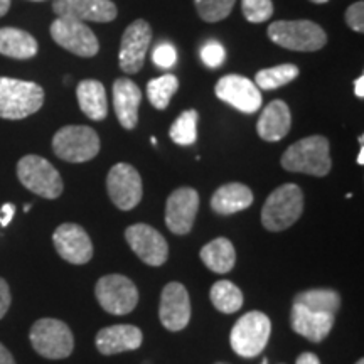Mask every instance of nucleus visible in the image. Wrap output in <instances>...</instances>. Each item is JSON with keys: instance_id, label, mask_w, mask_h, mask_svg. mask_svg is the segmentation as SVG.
Segmentation results:
<instances>
[{"instance_id": "obj_1", "label": "nucleus", "mask_w": 364, "mask_h": 364, "mask_svg": "<svg viewBox=\"0 0 364 364\" xmlns=\"http://www.w3.org/2000/svg\"><path fill=\"white\" fill-rule=\"evenodd\" d=\"M282 167L289 172L324 177L331 172L329 140L322 135H312L290 145L282 156Z\"/></svg>"}, {"instance_id": "obj_2", "label": "nucleus", "mask_w": 364, "mask_h": 364, "mask_svg": "<svg viewBox=\"0 0 364 364\" xmlns=\"http://www.w3.org/2000/svg\"><path fill=\"white\" fill-rule=\"evenodd\" d=\"M44 103V90L38 83L0 76V118L22 120L34 115Z\"/></svg>"}, {"instance_id": "obj_3", "label": "nucleus", "mask_w": 364, "mask_h": 364, "mask_svg": "<svg viewBox=\"0 0 364 364\" xmlns=\"http://www.w3.org/2000/svg\"><path fill=\"white\" fill-rule=\"evenodd\" d=\"M304 211V194L297 184H284L268 196L262 209V225L279 233L299 221Z\"/></svg>"}, {"instance_id": "obj_4", "label": "nucleus", "mask_w": 364, "mask_h": 364, "mask_svg": "<svg viewBox=\"0 0 364 364\" xmlns=\"http://www.w3.org/2000/svg\"><path fill=\"white\" fill-rule=\"evenodd\" d=\"M268 38L282 48L299 53H312L322 49L327 34L312 21H277L268 26Z\"/></svg>"}, {"instance_id": "obj_5", "label": "nucleus", "mask_w": 364, "mask_h": 364, "mask_svg": "<svg viewBox=\"0 0 364 364\" xmlns=\"http://www.w3.org/2000/svg\"><path fill=\"white\" fill-rule=\"evenodd\" d=\"M53 150L61 161L73 164L88 162L98 156L100 136L91 127H63L53 136Z\"/></svg>"}, {"instance_id": "obj_6", "label": "nucleus", "mask_w": 364, "mask_h": 364, "mask_svg": "<svg viewBox=\"0 0 364 364\" xmlns=\"http://www.w3.org/2000/svg\"><path fill=\"white\" fill-rule=\"evenodd\" d=\"M34 351L48 359H65L75 349V338L68 324L58 318H39L29 332Z\"/></svg>"}, {"instance_id": "obj_7", "label": "nucleus", "mask_w": 364, "mask_h": 364, "mask_svg": "<svg viewBox=\"0 0 364 364\" xmlns=\"http://www.w3.org/2000/svg\"><path fill=\"white\" fill-rule=\"evenodd\" d=\"M270 334V318L263 312H248L238 318L231 331V348L241 358H255L267 348Z\"/></svg>"}, {"instance_id": "obj_8", "label": "nucleus", "mask_w": 364, "mask_h": 364, "mask_svg": "<svg viewBox=\"0 0 364 364\" xmlns=\"http://www.w3.org/2000/svg\"><path fill=\"white\" fill-rule=\"evenodd\" d=\"M17 177L26 189L44 199H56L65 189L56 167L39 156L22 157L17 164Z\"/></svg>"}, {"instance_id": "obj_9", "label": "nucleus", "mask_w": 364, "mask_h": 364, "mask_svg": "<svg viewBox=\"0 0 364 364\" xmlns=\"http://www.w3.org/2000/svg\"><path fill=\"white\" fill-rule=\"evenodd\" d=\"M98 304L103 311L113 316L130 314L139 304V289L130 279L124 275H105L98 280L97 289Z\"/></svg>"}, {"instance_id": "obj_10", "label": "nucleus", "mask_w": 364, "mask_h": 364, "mask_svg": "<svg viewBox=\"0 0 364 364\" xmlns=\"http://www.w3.org/2000/svg\"><path fill=\"white\" fill-rule=\"evenodd\" d=\"M51 38L66 51L80 58H93L100 51V43L85 22L58 17L51 24Z\"/></svg>"}, {"instance_id": "obj_11", "label": "nucleus", "mask_w": 364, "mask_h": 364, "mask_svg": "<svg viewBox=\"0 0 364 364\" xmlns=\"http://www.w3.org/2000/svg\"><path fill=\"white\" fill-rule=\"evenodd\" d=\"M107 189L112 203L122 211H130L142 201V177L130 164L120 162L112 167L107 177Z\"/></svg>"}, {"instance_id": "obj_12", "label": "nucleus", "mask_w": 364, "mask_h": 364, "mask_svg": "<svg viewBox=\"0 0 364 364\" xmlns=\"http://www.w3.org/2000/svg\"><path fill=\"white\" fill-rule=\"evenodd\" d=\"M152 41V29L147 21H135L127 27L120 43L118 65L127 75H135L144 68L145 54L149 51Z\"/></svg>"}, {"instance_id": "obj_13", "label": "nucleus", "mask_w": 364, "mask_h": 364, "mask_svg": "<svg viewBox=\"0 0 364 364\" xmlns=\"http://www.w3.org/2000/svg\"><path fill=\"white\" fill-rule=\"evenodd\" d=\"M125 240L134 253L150 267H161L169 257V247L164 236L156 228L144 225H132L125 230Z\"/></svg>"}, {"instance_id": "obj_14", "label": "nucleus", "mask_w": 364, "mask_h": 364, "mask_svg": "<svg viewBox=\"0 0 364 364\" xmlns=\"http://www.w3.org/2000/svg\"><path fill=\"white\" fill-rule=\"evenodd\" d=\"M216 97L241 113H255L262 107V93L252 80L226 75L218 81Z\"/></svg>"}, {"instance_id": "obj_15", "label": "nucleus", "mask_w": 364, "mask_h": 364, "mask_svg": "<svg viewBox=\"0 0 364 364\" xmlns=\"http://www.w3.org/2000/svg\"><path fill=\"white\" fill-rule=\"evenodd\" d=\"M53 243L59 257L73 265H85L93 257V243L88 233L75 223L58 226L53 235Z\"/></svg>"}, {"instance_id": "obj_16", "label": "nucleus", "mask_w": 364, "mask_h": 364, "mask_svg": "<svg viewBox=\"0 0 364 364\" xmlns=\"http://www.w3.org/2000/svg\"><path fill=\"white\" fill-rule=\"evenodd\" d=\"M159 317L162 326L172 332L188 327L191 321V299L186 287L179 282H171L164 287Z\"/></svg>"}, {"instance_id": "obj_17", "label": "nucleus", "mask_w": 364, "mask_h": 364, "mask_svg": "<svg viewBox=\"0 0 364 364\" xmlns=\"http://www.w3.org/2000/svg\"><path fill=\"white\" fill-rule=\"evenodd\" d=\"M199 209V194L193 188H179L166 203V225L174 235H188L193 230Z\"/></svg>"}, {"instance_id": "obj_18", "label": "nucleus", "mask_w": 364, "mask_h": 364, "mask_svg": "<svg viewBox=\"0 0 364 364\" xmlns=\"http://www.w3.org/2000/svg\"><path fill=\"white\" fill-rule=\"evenodd\" d=\"M58 17L78 22H112L117 17V6L112 0H53Z\"/></svg>"}, {"instance_id": "obj_19", "label": "nucleus", "mask_w": 364, "mask_h": 364, "mask_svg": "<svg viewBox=\"0 0 364 364\" xmlns=\"http://www.w3.org/2000/svg\"><path fill=\"white\" fill-rule=\"evenodd\" d=\"M144 334L136 326L120 324L105 327L97 334V349L105 356H113L125 351H135L142 346Z\"/></svg>"}, {"instance_id": "obj_20", "label": "nucleus", "mask_w": 364, "mask_h": 364, "mask_svg": "<svg viewBox=\"0 0 364 364\" xmlns=\"http://www.w3.org/2000/svg\"><path fill=\"white\" fill-rule=\"evenodd\" d=\"M140 102H142V91L134 81L118 78L113 83V107L124 129L134 130L139 124Z\"/></svg>"}, {"instance_id": "obj_21", "label": "nucleus", "mask_w": 364, "mask_h": 364, "mask_svg": "<svg viewBox=\"0 0 364 364\" xmlns=\"http://www.w3.org/2000/svg\"><path fill=\"white\" fill-rule=\"evenodd\" d=\"M290 321H292V329L311 343H322L334 327V316L309 311L299 304L292 306Z\"/></svg>"}, {"instance_id": "obj_22", "label": "nucleus", "mask_w": 364, "mask_h": 364, "mask_svg": "<svg viewBox=\"0 0 364 364\" xmlns=\"http://www.w3.org/2000/svg\"><path fill=\"white\" fill-rule=\"evenodd\" d=\"M290 127H292L290 108L282 100H275L263 110L257 124V132L265 142H279V140L285 139L290 132Z\"/></svg>"}, {"instance_id": "obj_23", "label": "nucleus", "mask_w": 364, "mask_h": 364, "mask_svg": "<svg viewBox=\"0 0 364 364\" xmlns=\"http://www.w3.org/2000/svg\"><path fill=\"white\" fill-rule=\"evenodd\" d=\"M253 204V193L248 186L230 182L221 186L211 198V208L216 215L230 216L243 211Z\"/></svg>"}, {"instance_id": "obj_24", "label": "nucleus", "mask_w": 364, "mask_h": 364, "mask_svg": "<svg viewBox=\"0 0 364 364\" xmlns=\"http://www.w3.org/2000/svg\"><path fill=\"white\" fill-rule=\"evenodd\" d=\"M81 112L90 120L102 122L108 115V102L105 86L97 80H83L76 88Z\"/></svg>"}, {"instance_id": "obj_25", "label": "nucleus", "mask_w": 364, "mask_h": 364, "mask_svg": "<svg viewBox=\"0 0 364 364\" xmlns=\"http://www.w3.org/2000/svg\"><path fill=\"white\" fill-rule=\"evenodd\" d=\"M0 54L14 59H31L38 54V41L17 27L0 29Z\"/></svg>"}, {"instance_id": "obj_26", "label": "nucleus", "mask_w": 364, "mask_h": 364, "mask_svg": "<svg viewBox=\"0 0 364 364\" xmlns=\"http://www.w3.org/2000/svg\"><path fill=\"white\" fill-rule=\"evenodd\" d=\"M199 255H201L204 265L215 273L231 272L236 263L235 247L228 238H216L209 241L206 247H203Z\"/></svg>"}, {"instance_id": "obj_27", "label": "nucleus", "mask_w": 364, "mask_h": 364, "mask_svg": "<svg viewBox=\"0 0 364 364\" xmlns=\"http://www.w3.org/2000/svg\"><path fill=\"white\" fill-rule=\"evenodd\" d=\"M294 304H299L309 311L336 316L341 309V295L332 289H312L295 295Z\"/></svg>"}, {"instance_id": "obj_28", "label": "nucleus", "mask_w": 364, "mask_h": 364, "mask_svg": "<svg viewBox=\"0 0 364 364\" xmlns=\"http://www.w3.org/2000/svg\"><path fill=\"white\" fill-rule=\"evenodd\" d=\"M209 297H211L213 306L223 314H235L243 307V294L230 280L216 282L213 285Z\"/></svg>"}, {"instance_id": "obj_29", "label": "nucleus", "mask_w": 364, "mask_h": 364, "mask_svg": "<svg viewBox=\"0 0 364 364\" xmlns=\"http://www.w3.org/2000/svg\"><path fill=\"white\" fill-rule=\"evenodd\" d=\"M299 68L295 65H280L275 68H268V70H262L255 76V85L258 90H277L280 86L289 85L299 76Z\"/></svg>"}, {"instance_id": "obj_30", "label": "nucleus", "mask_w": 364, "mask_h": 364, "mask_svg": "<svg viewBox=\"0 0 364 364\" xmlns=\"http://www.w3.org/2000/svg\"><path fill=\"white\" fill-rule=\"evenodd\" d=\"M198 112L186 110L177 117V120L172 124L169 135L172 142L182 147H189L198 140Z\"/></svg>"}, {"instance_id": "obj_31", "label": "nucleus", "mask_w": 364, "mask_h": 364, "mask_svg": "<svg viewBox=\"0 0 364 364\" xmlns=\"http://www.w3.org/2000/svg\"><path fill=\"white\" fill-rule=\"evenodd\" d=\"M179 88V81L174 75H164L159 78H154L149 81L147 85V97L150 103L157 108V110H164L169 107L172 97Z\"/></svg>"}, {"instance_id": "obj_32", "label": "nucleus", "mask_w": 364, "mask_h": 364, "mask_svg": "<svg viewBox=\"0 0 364 364\" xmlns=\"http://www.w3.org/2000/svg\"><path fill=\"white\" fill-rule=\"evenodd\" d=\"M236 0H194L196 11L206 22H220L233 11Z\"/></svg>"}, {"instance_id": "obj_33", "label": "nucleus", "mask_w": 364, "mask_h": 364, "mask_svg": "<svg viewBox=\"0 0 364 364\" xmlns=\"http://www.w3.org/2000/svg\"><path fill=\"white\" fill-rule=\"evenodd\" d=\"M241 11L248 22L262 24L272 17L273 4L272 0H241Z\"/></svg>"}, {"instance_id": "obj_34", "label": "nucleus", "mask_w": 364, "mask_h": 364, "mask_svg": "<svg viewBox=\"0 0 364 364\" xmlns=\"http://www.w3.org/2000/svg\"><path fill=\"white\" fill-rule=\"evenodd\" d=\"M201 59L208 68H218L225 63L226 51L225 48L216 41H209L201 48Z\"/></svg>"}, {"instance_id": "obj_35", "label": "nucleus", "mask_w": 364, "mask_h": 364, "mask_svg": "<svg viewBox=\"0 0 364 364\" xmlns=\"http://www.w3.org/2000/svg\"><path fill=\"white\" fill-rule=\"evenodd\" d=\"M152 61L154 65L162 68V70H169V68L174 66L177 61L176 48L169 43L159 44L152 53Z\"/></svg>"}, {"instance_id": "obj_36", "label": "nucleus", "mask_w": 364, "mask_h": 364, "mask_svg": "<svg viewBox=\"0 0 364 364\" xmlns=\"http://www.w3.org/2000/svg\"><path fill=\"white\" fill-rule=\"evenodd\" d=\"M346 22L356 33H364V2H356L346 11Z\"/></svg>"}, {"instance_id": "obj_37", "label": "nucleus", "mask_w": 364, "mask_h": 364, "mask_svg": "<svg viewBox=\"0 0 364 364\" xmlns=\"http://www.w3.org/2000/svg\"><path fill=\"white\" fill-rule=\"evenodd\" d=\"M9 307H11V290H9L7 282L0 279V318L6 316Z\"/></svg>"}, {"instance_id": "obj_38", "label": "nucleus", "mask_w": 364, "mask_h": 364, "mask_svg": "<svg viewBox=\"0 0 364 364\" xmlns=\"http://www.w3.org/2000/svg\"><path fill=\"white\" fill-rule=\"evenodd\" d=\"M14 215H16V206H14V204H11V203L4 204V206L0 208V226L6 228L9 223L12 221Z\"/></svg>"}, {"instance_id": "obj_39", "label": "nucleus", "mask_w": 364, "mask_h": 364, "mask_svg": "<svg viewBox=\"0 0 364 364\" xmlns=\"http://www.w3.org/2000/svg\"><path fill=\"white\" fill-rule=\"evenodd\" d=\"M295 364H321V359H318L314 353H302L297 358Z\"/></svg>"}, {"instance_id": "obj_40", "label": "nucleus", "mask_w": 364, "mask_h": 364, "mask_svg": "<svg viewBox=\"0 0 364 364\" xmlns=\"http://www.w3.org/2000/svg\"><path fill=\"white\" fill-rule=\"evenodd\" d=\"M0 364H16V359L2 343H0Z\"/></svg>"}, {"instance_id": "obj_41", "label": "nucleus", "mask_w": 364, "mask_h": 364, "mask_svg": "<svg viewBox=\"0 0 364 364\" xmlns=\"http://www.w3.org/2000/svg\"><path fill=\"white\" fill-rule=\"evenodd\" d=\"M354 95H356L358 98H364V76L363 75L354 81Z\"/></svg>"}, {"instance_id": "obj_42", "label": "nucleus", "mask_w": 364, "mask_h": 364, "mask_svg": "<svg viewBox=\"0 0 364 364\" xmlns=\"http://www.w3.org/2000/svg\"><path fill=\"white\" fill-rule=\"evenodd\" d=\"M11 9V0H0V17H4Z\"/></svg>"}, {"instance_id": "obj_43", "label": "nucleus", "mask_w": 364, "mask_h": 364, "mask_svg": "<svg viewBox=\"0 0 364 364\" xmlns=\"http://www.w3.org/2000/svg\"><path fill=\"white\" fill-rule=\"evenodd\" d=\"M359 166H363L364 164V147H361V150H359V156H358V161H356Z\"/></svg>"}, {"instance_id": "obj_44", "label": "nucleus", "mask_w": 364, "mask_h": 364, "mask_svg": "<svg viewBox=\"0 0 364 364\" xmlns=\"http://www.w3.org/2000/svg\"><path fill=\"white\" fill-rule=\"evenodd\" d=\"M311 2H314V4H326V2H329V0H311Z\"/></svg>"}, {"instance_id": "obj_45", "label": "nucleus", "mask_w": 364, "mask_h": 364, "mask_svg": "<svg viewBox=\"0 0 364 364\" xmlns=\"http://www.w3.org/2000/svg\"><path fill=\"white\" fill-rule=\"evenodd\" d=\"M356 364H364V361H363V359H359V361H358Z\"/></svg>"}, {"instance_id": "obj_46", "label": "nucleus", "mask_w": 364, "mask_h": 364, "mask_svg": "<svg viewBox=\"0 0 364 364\" xmlns=\"http://www.w3.org/2000/svg\"><path fill=\"white\" fill-rule=\"evenodd\" d=\"M267 363H268V361H267V359H263V363H262V364H267Z\"/></svg>"}, {"instance_id": "obj_47", "label": "nucleus", "mask_w": 364, "mask_h": 364, "mask_svg": "<svg viewBox=\"0 0 364 364\" xmlns=\"http://www.w3.org/2000/svg\"><path fill=\"white\" fill-rule=\"evenodd\" d=\"M216 364H228V363H216Z\"/></svg>"}, {"instance_id": "obj_48", "label": "nucleus", "mask_w": 364, "mask_h": 364, "mask_svg": "<svg viewBox=\"0 0 364 364\" xmlns=\"http://www.w3.org/2000/svg\"><path fill=\"white\" fill-rule=\"evenodd\" d=\"M34 2H41V0H34Z\"/></svg>"}]
</instances>
